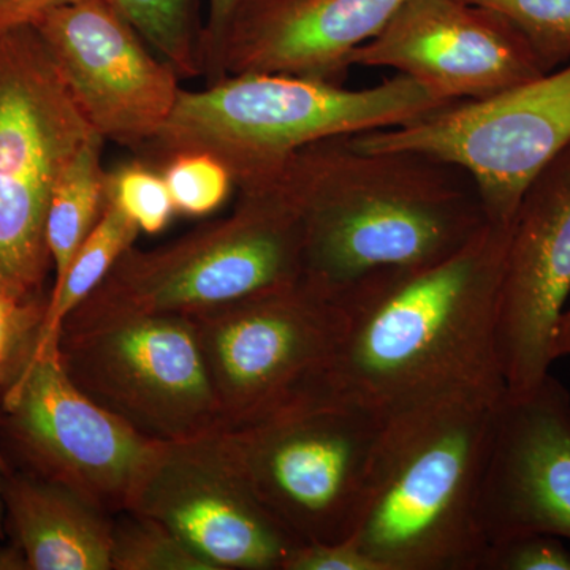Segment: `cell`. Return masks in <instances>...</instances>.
Instances as JSON below:
<instances>
[{
    "label": "cell",
    "mask_w": 570,
    "mask_h": 570,
    "mask_svg": "<svg viewBox=\"0 0 570 570\" xmlns=\"http://www.w3.org/2000/svg\"><path fill=\"white\" fill-rule=\"evenodd\" d=\"M509 234L510 225L489 224L444 261L381 269L341 288L343 336L298 400L389 419L444 401L498 400L505 392L498 317Z\"/></svg>",
    "instance_id": "obj_1"
},
{
    "label": "cell",
    "mask_w": 570,
    "mask_h": 570,
    "mask_svg": "<svg viewBox=\"0 0 570 570\" xmlns=\"http://www.w3.org/2000/svg\"><path fill=\"white\" fill-rule=\"evenodd\" d=\"M275 178L302 224V279L328 295L381 269L444 261L490 224L459 165L363 151L351 135L305 146Z\"/></svg>",
    "instance_id": "obj_2"
},
{
    "label": "cell",
    "mask_w": 570,
    "mask_h": 570,
    "mask_svg": "<svg viewBox=\"0 0 570 570\" xmlns=\"http://www.w3.org/2000/svg\"><path fill=\"white\" fill-rule=\"evenodd\" d=\"M452 104L401 73L358 91L294 75H227L200 91L181 89L170 118L138 156L159 167L178 153H208L245 189L275 178L307 145L406 126Z\"/></svg>",
    "instance_id": "obj_3"
},
{
    "label": "cell",
    "mask_w": 570,
    "mask_h": 570,
    "mask_svg": "<svg viewBox=\"0 0 570 570\" xmlns=\"http://www.w3.org/2000/svg\"><path fill=\"white\" fill-rule=\"evenodd\" d=\"M499 397L392 419L384 469L351 538L382 570H483L479 494Z\"/></svg>",
    "instance_id": "obj_4"
},
{
    "label": "cell",
    "mask_w": 570,
    "mask_h": 570,
    "mask_svg": "<svg viewBox=\"0 0 570 570\" xmlns=\"http://www.w3.org/2000/svg\"><path fill=\"white\" fill-rule=\"evenodd\" d=\"M390 423L366 409L296 400L216 436L236 474L292 539L333 543L355 534L373 498Z\"/></svg>",
    "instance_id": "obj_5"
},
{
    "label": "cell",
    "mask_w": 570,
    "mask_h": 570,
    "mask_svg": "<svg viewBox=\"0 0 570 570\" xmlns=\"http://www.w3.org/2000/svg\"><path fill=\"white\" fill-rule=\"evenodd\" d=\"M238 190L224 219L170 245L127 249L69 317H194L302 279V224L283 187L273 178Z\"/></svg>",
    "instance_id": "obj_6"
},
{
    "label": "cell",
    "mask_w": 570,
    "mask_h": 570,
    "mask_svg": "<svg viewBox=\"0 0 570 570\" xmlns=\"http://www.w3.org/2000/svg\"><path fill=\"white\" fill-rule=\"evenodd\" d=\"M94 132L36 28L0 32V284L18 294L50 295L52 189Z\"/></svg>",
    "instance_id": "obj_7"
},
{
    "label": "cell",
    "mask_w": 570,
    "mask_h": 570,
    "mask_svg": "<svg viewBox=\"0 0 570 570\" xmlns=\"http://www.w3.org/2000/svg\"><path fill=\"white\" fill-rule=\"evenodd\" d=\"M58 352L85 395L154 441H189L224 430L193 318L67 317Z\"/></svg>",
    "instance_id": "obj_8"
},
{
    "label": "cell",
    "mask_w": 570,
    "mask_h": 570,
    "mask_svg": "<svg viewBox=\"0 0 570 570\" xmlns=\"http://www.w3.org/2000/svg\"><path fill=\"white\" fill-rule=\"evenodd\" d=\"M163 444L85 395L67 376L58 343L37 346L0 397L9 468L61 483L111 517L132 509Z\"/></svg>",
    "instance_id": "obj_9"
},
{
    "label": "cell",
    "mask_w": 570,
    "mask_h": 570,
    "mask_svg": "<svg viewBox=\"0 0 570 570\" xmlns=\"http://www.w3.org/2000/svg\"><path fill=\"white\" fill-rule=\"evenodd\" d=\"M363 151H415L466 170L490 224L509 227L528 187L570 146V63L426 118L351 135Z\"/></svg>",
    "instance_id": "obj_10"
},
{
    "label": "cell",
    "mask_w": 570,
    "mask_h": 570,
    "mask_svg": "<svg viewBox=\"0 0 570 570\" xmlns=\"http://www.w3.org/2000/svg\"><path fill=\"white\" fill-rule=\"evenodd\" d=\"M189 318L224 430L250 425L302 396L346 324L336 296L303 279Z\"/></svg>",
    "instance_id": "obj_11"
},
{
    "label": "cell",
    "mask_w": 570,
    "mask_h": 570,
    "mask_svg": "<svg viewBox=\"0 0 570 570\" xmlns=\"http://www.w3.org/2000/svg\"><path fill=\"white\" fill-rule=\"evenodd\" d=\"M32 26L89 126L140 154L181 92L175 67L153 55L107 0L63 3Z\"/></svg>",
    "instance_id": "obj_12"
},
{
    "label": "cell",
    "mask_w": 570,
    "mask_h": 570,
    "mask_svg": "<svg viewBox=\"0 0 570 570\" xmlns=\"http://www.w3.org/2000/svg\"><path fill=\"white\" fill-rule=\"evenodd\" d=\"M129 512L159 521L214 570H285L302 546L254 498L216 433L164 442Z\"/></svg>",
    "instance_id": "obj_13"
},
{
    "label": "cell",
    "mask_w": 570,
    "mask_h": 570,
    "mask_svg": "<svg viewBox=\"0 0 570 570\" xmlns=\"http://www.w3.org/2000/svg\"><path fill=\"white\" fill-rule=\"evenodd\" d=\"M479 523L489 547L527 534L570 540V392L550 373L499 397Z\"/></svg>",
    "instance_id": "obj_14"
},
{
    "label": "cell",
    "mask_w": 570,
    "mask_h": 570,
    "mask_svg": "<svg viewBox=\"0 0 570 570\" xmlns=\"http://www.w3.org/2000/svg\"><path fill=\"white\" fill-rule=\"evenodd\" d=\"M387 67L463 102L543 75L521 33L497 11L464 0H407L348 67Z\"/></svg>",
    "instance_id": "obj_15"
},
{
    "label": "cell",
    "mask_w": 570,
    "mask_h": 570,
    "mask_svg": "<svg viewBox=\"0 0 570 570\" xmlns=\"http://www.w3.org/2000/svg\"><path fill=\"white\" fill-rule=\"evenodd\" d=\"M570 294V146L528 187L510 224L498 351L505 389L542 381Z\"/></svg>",
    "instance_id": "obj_16"
},
{
    "label": "cell",
    "mask_w": 570,
    "mask_h": 570,
    "mask_svg": "<svg viewBox=\"0 0 570 570\" xmlns=\"http://www.w3.org/2000/svg\"><path fill=\"white\" fill-rule=\"evenodd\" d=\"M406 2L243 0L205 78L283 73L340 85L352 51L376 37Z\"/></svg>",
    "instance_id": "obj_17"
},
{
    "label": "cell",
    "mask_w": 570,
    "mask_h": 570,
    "mask_svg": "<svg viewBox=\"0 0 570 570\" xmlns=\"http://www.w3.org/2000/svg\"><path fill=\"white\" fill-rule=\"evenodd\" d=\"M3 528L29 570H111L112 517L61 483L7 469Z\"/></svg>",
    "instance_id": "obj_18"
},
{
    "label": "cell",
    "mask_w": 570,
    "mask_h": 570,
    "mask_svg": "<svg viewBox=\"0 0 570 570\" xmlns=\"http://www.w3.org/2000/svg\"><path fill=\"white\" fill-rule=\"evenodd\" d=\"M105 138L94 132L63 168L47 213L51 288L61 283L82 243L99 223L108 202V171L102 164Z\"/></svg>",
    "instance_id": "obj_19"
},
{
    "label": "cell",
    "mask_w": 570,
    "mask_h": 570,
    "mask_svg": "<svg viewBox=\"0 0 570 570\" xmlns=\"http://www.w3.org/2000/svg\"><path fill=\"white\" fill-rule=\"evenodd\" d=\"M140 234L137 225L108 198L99 223L75 254L61 283L51 288L50 305L37 346L58 343L62 322L97 291L121 255L135 246Z\"/></svg>",
    "instance_id": "obj_20"
},
{
    "label": "cell",
    "mask_w": 570,
    "mask_h": 570,
    "mask_svg": "<svg viewBox=\"0 0 570 570\" xmlns=\"http://www.w3.org/2000/svg\"><path fill=\"white\" fill-rule=\"evenodd\" d=\"M181 78L204 75L195 0H107Z\"/></svg>",
    "instance_id": "obj_21"
},
{
    "label": "cell",
    "mask_w": 570,
    "mask_h": 570,
    "mask_svg": "<svg viewBox=\"0 0 570 570\" xmlns=\"http://www.w3.org/2000/svg\"><path fill=\"white\" fill-rule=\"evenodd\" d=\"M111 570H214L181 538L135 512L112 517Z\"/></svg>",
    "instance_id": "obj_22"
},
{
    "label": "cell",
    "mask_w": 570,
    "mask_h": 570,
    "mask_svg": "<svg viewBox=\"0 0 570 570\" xmlns=\"http://www.w3.org/2000/svg\"><path fill=\"white\" fill-rule=\"evenodd\" d=\"M497 11L530 45L543 73L570 61V0H464Z\"/></svg>",
    "instance_id": "obj_23"
},
{
    "label": "cell",
    "mask_w": 570,
    "mask_h": 570,
    "mask_svg": "<svg viewBox=\"0 0 570 570\" xmlns=\"http://www.w3.org/2000/svg\"><path fill=\"white\" fill-rule=\"evenodd\" d=\"M159 168L175 212L183 216H208L225 204L235 187L227 167L208 153H178Z\"/></svg>",
    "instance_id": "obj_24"
},
{
    "label": "cell",
    "mask_w": 570,
    "mask_h": 570,
    "mask_svg": "<svg viewBox=\"0 0 570 570\" xmlns=\"http://www.w3.org/2000/svg\"><path fill=\"white\" fill-rule=\"evenodd\" d=\"M108 198L141 234H160L176 214L163 171L142 159L108 171Z\"/></svg>",
    "instance_id": "obj_25"
},
{
    "label": "cell",
    "mask_w": 570,
    "mask_h": 570,
    "mask_svg": "<svg viewBox=\"0 0 570 570\" xmlns=\"http://www.w3.org/2000/svg\"><path fill=\"white\" fill-rule=\"evenodd\" d=\"M50 295L28 296L0 284V393L36 352Z\"/></svg>",
    "instance_id": "obj_26"
},
{
    "label": "cell",
    "mask_w": 570,
    "mask_h": 570,
    "mask_svg": "<svg viewBox=\"0 0 570 570\" xmlns=\"http://www.w3.org/2000/svg\"><path fill=\"white\" fill-rule=\"evenodd\" d=\"M483 570H570V550L554 535H517L491 543Z\"/></svg>",
    "instance_id": "obj_27"
},
{
    "label": "cell",
    "mask_w": 570,
    "mask_h": 570,
    "mask_svg": "<svg viewBox=\"0 0 570 570\" xmlns=\"http://www.w3.org/2000/svg\"><path fill=\"white\" fill-rule=\"evenodd\" d=\"M285 570H382L352 539L333 543H302Z\"/></svg>",
    "instance_id": "obj_28"
},
{
    "label": "cell",
    "mask_w": 570,
    "mask_h": 570,
    "mask_svg": "<svg viewBox=\"0 0 570 570\" xmlns=\"http://www.w3.org/2000/svg\"><path fill=\"white\" fill-rule=\"evenodd\" d=\"M243 0H209L208 18L202 31V67L204 77L212 69L228 24Z\"/></svg>",
    "instance_id": "obj_29"
},
{
    "label": "cell",
    "mask_w": 570,
    "mask_h": 570,
    "mask_svg": "<svg viewBox=\"0 0 570 570\" xmlns=\"http://www.w3.org/2000/svg\"><path fill=\"white\" fill-rule=\"evenodd\" d=\"M69 2L73 0H0V32L32 24L48 10Z\"/></svg>",
    "instance_id": "obj_30"
},
{
    "label": "cell",
    "mask_w": 570,
    "mask_h": 570,
    "mask_svg": "<svg viewBox=\"0 0 570 570\" xmlns=\"http://www.w3.org/2000/svg\"><path fill=\"white\" fill-rule=\"evenodd\" d=\"M553 356L554 362L564 358V356H570V307H566L560 322H558L553 341Z\"/></svg>",
    "instance_id": "obj_31"
},
{
    "label": "cell",
    "mask_w": 570,
    "mask_h": 570,
    "mask_svg": "<svg viewBox=\"0 0 570 570\" xmlns=\"http://www.w3.org/2000/svg\"><path fill=\"white\" fill-rule=\"evenodd\" d=\"M0 570H29L24 553L13 542L0 543Z\"/></svg>",
    "instance_id": "obj_32"
},
{
    "label": "cell",
    "mask_w": 570,
    "mask_h": 570,
    "mask_svg": "<svg viewBox=\"0 0 570 570\" xmlns=\"http://www.w3.org/2000/svg\"><path fill=\"white\" fill-rule=\"evenodd\" d=\"M0 397H2V393H0ZM7 469H9V464H7L6 456H3L2 445H0V539L3 538V504H2V482L3 475H6Z\"/></svg>",
    "instance_id": "obj_33"
}]
</instances>
